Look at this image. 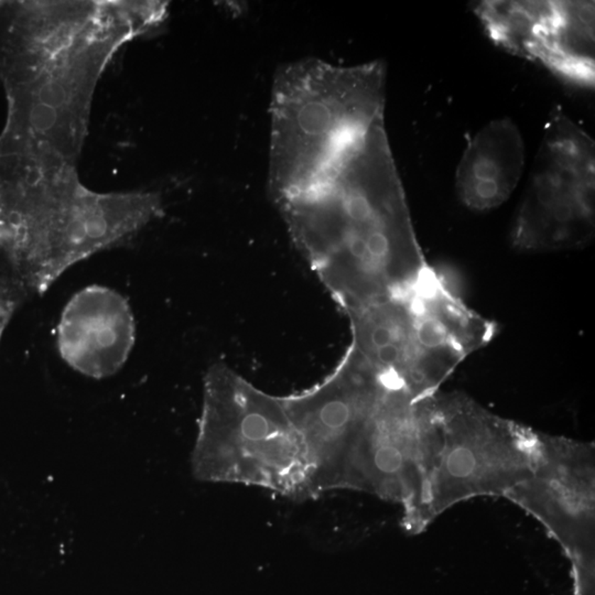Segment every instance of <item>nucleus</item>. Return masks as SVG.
I'll list each match as a JSON object with an SVG mask.
<instances>
[{"instance_id": "1", "label": "nucleus", "mask_w": 595, "mask_h": 595, "mask_svg": "<svg viewBox=\"0 0 595 595\" xmlns=\"http://www.w3.org/2000/svg\"><path fill=\"white\" fill-rule=\"evenodd\" d=\"M167 15L163 1H0V153L77 165L106 67Z\"/></svg>"}, {"instance_id": "2", "label": "nucleus", "mask_w": 595, "mask_h": 595, "mask_svg": "<svg viewBox=\"0 0 595 595\" xmlns=\"http://www.w3.org/2000/svg\"><path fill=\"white\" fill-rule=\"evenodd\" d=\"M275 205L346 315L401 293L428 269L384 123L332 178Z\"/></svg>"}, {"instance_id": "3", "label": "nucleus", "mask_w": 595, "mask_h": 595, "mask_svg": "<svg viewBox=\"0 0 595 595\" xmlns=\"http://www.w3.org/2000/svg\"><path fill=\"white\" fill-rule=\"evenodd\" d=\"M163 209L153 191L95 192L73 163L0 153V243L40 295L74 265L135 236Z\"/></svg>"}, {"instance_id": "4", "label": "nucleus", "mask_w": 595, "mask_h": 595, "mask_svg": "<svg viewBox=\"0 0 595 595\" xmlns=\"http://www.w3.org/2000/svg\"><path fill=\"white\" fill-rule=\"evenodd\" d=\"M386 79L381 60L339 67L305 58L278 67L269 109L268 189L275 203L332 178L384 123Z\"/></svg>"}, {"instance_id": "5", "label": "nucleus", "mask_w": 595, "mask_h": 595, "mask_svg": "<svg viewBox=\"0 0 595 595\" xmlns=\"http://www.w3.org/2000/svg\"><path fill=\"white\" fill-rule=\"evenodd\" d=\"M346 315L349 347L387 389L415 397L441 384L497 331L430 266L401 293Z\"/></svg>"}, {"instance_id": "6", "label": "nucleus", "mask_w": 595, "mask_h": 595, "mask_svg": "<svg viewBox=\"0 0 595 595\" xmlns=\"http://www.w3.org/2000/svg\"><path fill=\"white\" fill-rule=\"evenodd\" d=\"M595 231V143L557 107L549 116L511 239L528 253L582 249Z\"/></svg>"}, {"instance_id": "7", "label": "nucleus", "mask_w": 595, "mask_h": 595, "mask_svg": "<svg viewBox=\"0 0 595 595\" xmlns=\"http://www.w3.org/2000/svg\"><path fill=\"white\" fill-rule=\"evenodd\" d=\"M475 13L499 47L571 83L594 87V1L492 0L479 4Z\"/></svg>"}, {"instance_id": "8", "label": "nucleus", "mask_w": 595, "mask_h": 595, "mask_svg": "<svg viewBox=\"0 0 595 595\" xmlns=\"http://www.w3.org/2000/svg\"><path fill=\"white\" fill-rule=\"evenodd\" d=\"M136 321L129 300L104 285L77 291L62 311L57 344L67 366L104 379L119 373L136 343Z\"/></svg>"}, {"instance_id": "9", "label": "nucleus", "mask_w": 595, "mask_h": 595, "mask_svg": "<svg viewBox=\"0 0 595 595\" xmlns=\"http://www.w3.org/2000/svg\"><path fill=\"white\" fill-rule=\"evenodd\" d=\"M524 168V141L516 124L494 119L467 143L455 173V187L469 209H496L514 192Z\"/></svg>"}, {"instance_id": "10", "label": "nucleus", "mask_w": 595, "mask_h": 595, "mask_svg": "<svg viewBox=\"0 0 595 595\" xmlns=\"http://www.w3.org/2000/svg\"><path fill=\"white\" fill-rule=\"evenodd\" d=\"M346 394L342 393L339 396L335 395L332 398L327 399L317 409V420L327 430H342L353 422L357 399L349 398Z\"/></svg>"}, {"instance_id": "11", "label": "nucleus", "mask_w": 595, "mask_h": 595, "mask_svg": "<svg viewBox=\"0 0 595 595\" xmlns=\"http://www.w3.org/2000/svg\"><path fill=\"white\" fill-rule=\"evenodd\" d=\"M239 432L244 439L258 442L268 438L271 435L273 423L263 411H247L244 413L239 421Z\"/></svg>"}, {"instance_id": "12", "label": "nucleus", "mask_w": 595, "mask_h": 595, "mask_svg": "<svg viewBox=\"0 0 595 595\" xmlns=\"http://www.w3.org/2000/svg\"><path fill=\"white\" fill-rule=\"evenodd\" d=\"M475 454L470 447L460 444L455 447L447 458V471L454 477H467L474 472Z\"/></svg>"}, {"instance_id": "13", "label": "nucleus", "mask_w": 595, "mask_h": 595, "mask_svg": "<svg viewBox=\"0 0 595 595\" xmlns=\"http://www.w3.org/2000/svg\"><path fill=\"white\" fill-rule=\"evenodd\" d=\"M375 464L383 472H397L403 465V453L395 445H384L375 454Z\"/></svg>"}]
</instances>
